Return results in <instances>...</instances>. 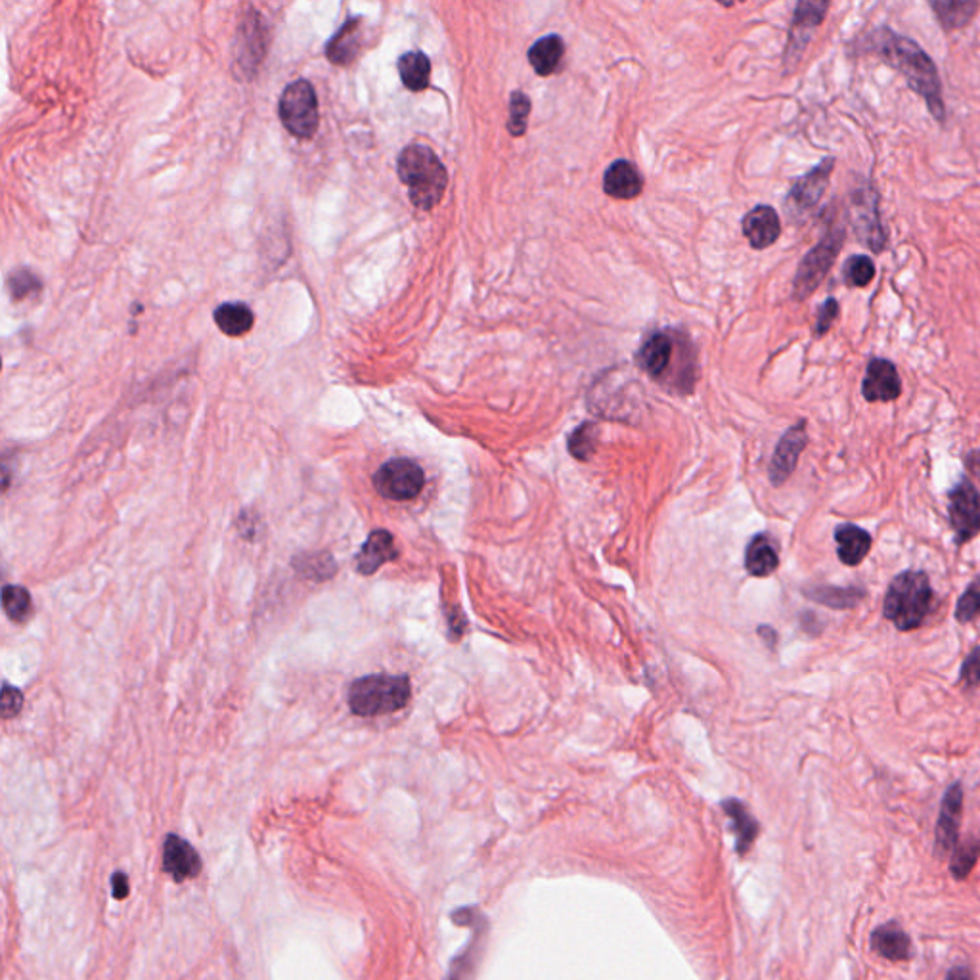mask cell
<instances>
[{
    "label": "cell",
    "instance_id": "25",
    "mask_svg": "<svg viewBox=\"0 0 980 980\" xmlns=\"http://www.w3.org/2000/svg\"><path fill=\"white\" fill-rule=\"evenodd\" d=\"M802 594L810 602L820 603L831 609H852L866 598V592L862 588H854V586L841 588V586H825V584L808 586L802 590Z\"/></svg>",
    "mask_w": 980,
    "mask_h": 980
},
{
    "label": "cell",
    "instance_id": "30",
    "mask_svg": "<svg viewBox=\"0 0 980 980\" xmlns=\"http://www.w3.org/2000/svg\"><path fill=\"white\" fill-rule=\"evenodd\" d=\"M2 603H4V611L6 615L14 621V623H25L33 611V602H31V596L29 592L22 588V586H4V592H2Z\"/></svg>",
    "mask_w": 980,
    "mask_h": 980
},
{
    "label": "cell",
    "instance_id": "6",
    "mask_svg": "<svg viewBox=\"0 0 980 980\" xmlns=\"http://www.w3.org/2000/svg\"><path fill=\"white\" fill-rule=\"evenodd\" d=\"M278 115L293 136L301 140L314 136L318 131L320 112L316 92L309 81L297 79L284 89L278 104Z\"/></svg>",
    "mask_w": 980,
    "mask_h": 980
},
{
    "label": "cell",
    "instance_id": "9",
    "mask_svg": "<svg viewBox=\"0 0 980 980\" xmlns=\"http://www.w3.org/2000/svg\"><path fill=\"white\" fill-rule=\"evenodd\" d=\"M948 513L954 531V540L959 546L971 542L980 533V492L963 477L948 494Z\"/></svg>",
    "mask_w": 980,
    "mask_h": 980
},
{
    "label": "cell",
    "instance_id": "40",
    "mask_svg": "<svg viewBox=\"0 0 980 980\" xmlns=\"http://www.w3.org/2000/svg\"><path fill=\"white\" fill-rule=\"evenodd\" d=\"M112 885L113 896H115L117 900H121V898H125V896L129 894V879H127V875H125V873L117 871V873L113 875Z\"/></svg>",
    "mask_w": 980,
    "mask_h": 980
},
{
    "label": "cell",
    "instance_id": "2",
    "mask_svg": "<svg viewBox=\"0 0 980 980\" xmlns=\"http://www.w3.org/2000/svg\"><path fill=\"white\" fill-rule=\"evenodd\" d=\"M397 171L402 184L408 188L410 201L422 209L431 211L445 196L448 173L437 154L424 144L406 146L397 161Z\"/></svg>",
    "mask_w": 980,
    "mask_h": 980
},
{
    "label": "cell",
    "instance_id": "21",
    "mask_svg": "<svg viewBox=\"0 0 980 980\" xmlns=\"http://www.w3.org/2000/svg\"><path fill=\"white\" fill-rule=\"evenodd\" d=\"M397 557H399V550L395 546L393 535L379 529L368 536L362 550L358 552L357 569L362 575H374L383 563L393 561Z\"/></svg>",
    "mask_w": 980,
    "mask_h": 980
},
{
    "label": "cell",
    "instance_id": "17",
    "mask_svg": "<svg viewBox=\"0 0 980 980\" xmlns=\"http://www.w3.org/2000/svg\"><path fill=\"white\" fill-rule=\"evenodd\" d=\"M780 234V215L770 205H758L743 219V236L755 249H766L776 244Z\"/></svg>",
    "mask_w": 980,
    "mask_h": 980
},
{
    "label": "cell",
    "instance_id": "14",
    "mask_svg": "<svg viewBox=\"0 0 980 980\" xmlns=\"http://www.w3.org/2000/svg\"><path fill=\"white\" fill-rule=\"evenodd\" d=\"M862 395L868 402H892L902 395V379L887 358H871L862 381Z\"/></svg>",
    "mask_w": 980,
    "mask_h": 980
},
{
    "label": "cell",
    "instance_id": "1",
    "mask_svg": "<svg viewBox=\"0 0 980 980\" xmlns=\"http://www.w3.org/2000/svg\"><path fill=\"white\" fill-rule=\"evenodd\" d=\"M852 48L858 54H873L898 71L906 79L908 87L925 100L936 121H946L942 81L935 62L910 37L896 33L891 27H877L860 37Z\"/></svg>",
    "mask_w": 980,
    "mask_h": 980
},
{
    "label": "cell",
    "instance_id": "16",
    "mask_svg": "<svg viewBox=\"0 0 980 980\" xmlns=\"http://www.w3.org/2000/svg\"><path fill=\"white\" fill-rule=\"evenodd\" d=\"M869 946L877 956L892 963H900L912 958V938L896 921L883 923L877 929H873Z\"/></svg>",
    "mask_w": 980,
    "mask_h": 980
},
{
    "label": "cell",
    "instance_id": "33",
    "mask_svg": "<svg viewBox=\"0 0 980 980\" xmlns=\"http://www.w3.org/2000/svg\"><path fill=\"white\" fill-rule=\"evenodd\" d=\"M875 278V265L868 255H854L845 265V282L848 288H868Z\"/></svg>",
    "mask_w": 980,
    "mask_h": 980
},
{
    "label": "cell",
    "instance_id": "3",
    "mask_svg": "<svg viewBox=\"0 0 980 980\" xmlns=\"http://www.w3.org/2000/svg\"><path fill=\"white\" fill-rule=\"evenodd\" d=\"M933 603L935 592L927 573L902 571L891 580L887 588L883 615L900 632H912L929 617V613L933 611Z\"/></svg>",
    "mask_w": 980,
    "mask_h": 980
},
{
    "label": "cell",
    "instance_id": "20",
    "mask_svg": "<svg viewBox=\"0 0 980 980\" xmlns=\"http://www.w3.org/2000/svg\"><path fill=\"white\" fill-rule=\"evenodd\" d=\"M835 542H837V556L847 567L860 565L868 557L873 546V538L868 531L852 523H843L835 529Z\"/></svg>",
    "mask_w": 980,
    "mask_h": 980
},
{
    "label": "cell",
    "instance_id": "13",
    "mask_svg": "<svg viewBox=\"0 0 980 980\" xmlns=\"http://www.w3.org/2000/svg\"><path fill=\"white\" fill-rule=\"evenodd\" d=\"M806 445H808L806 422H799L783 433L780 443L776 446V452L772 456L770 473H768L770 483L774 487H780L791 477V473L799 464V458H801L802 450L806 448Z\"/></svg>",
    "mask_w": 980,
    "mask_h": 980
},
{
    "label": "cell",
    "instance_id": "5",
    "mask_svg": "<svg viewBox=\"0 0 980 980\" xmlns=\"http://www.w3.org/2000/svg\"><path fill=\"white\" fill-rule=\"evenodd\" d=\"M845 238H847L845 228H841V226L829 228V232H825L824 238L804 255L799 270H797V276H795V284H793V297L797 301L808 299L814 291L818 290V286L824 282L827 272L835 265V261L843 249V244H845Z\"/></svg>",
    "mask_w": 980,
    "mask_h": 980
},
{
    "label": "cell",
    "instance_id": "15",
    "mask_svg": "<svg viewBox=\"0 0 980 980\" xmlns=\"http://www.w3.org/2000/svg\"><path fill=\"white\" fill-rule=\"evenodd\" d=\"M680 347L682 339H676L667 332L649 335L638 353V364L651 378L661 379L667 376Z\"/></svg>",
    "mask_w": 980,
    "mask_h": 980
},
{
    "label": "cell",
    "instance_id": "28",
    "mask_svg": "<svg viewBox=\"0 0 980 980\" xmlns=\"http://www.w3.org/2000/svg\"><path fill=\"white\" fill-rule=\"evenodd\" d=\"M565 46L559 35H546L538 39L535 45L529 50V62L538 75L548 77L556 73L557 67L563 60Z\"/></svg>",
    "mask_w": 980,
    "mask_h": 980
},
{
    "label": "cell",
    "instance_id": "29",
    "mask_svg": "<svg viewBox=\"0 0 980 980\" xmlns=\"http://www.w3.org/2000/svg\"><path fill=\"white\" fill-rule=\"evenodd\" d=\"M402 85L412 92H422L431 81V62L420 50H410L399 58Z\"/></svg>",
    "mask_w": 980,
    "mask_h": 980
},
{
    "label": "cell",
    "instance_id": "36",
    "mask_svg": "<svg viewBox=\"0 0 980 980\" xmlns=\"http://www.w3.org/2000/svg\"><path fill=\"white\" fill-rule=\"evenodd\" d=\"M959 682L963 684L965 690H973L980 684V646L973 647V651L965 657L963 667L959 672Z\"/></svg>",
    "mask_w": 980,
    "mask_h": 980
},
{
    "label": "cell",
    "instance_id": "26",
    "mask_svg": "<svg viewBox=\"0 0 980 980\" xmlns=\"http://www.w3.org/2000/svg\"><path fill=\"white\" fill-rule=\"evenodd\" d=\"M931 8L935 12L936 20L946 29V31H958L965 25L973 22V18L979 12V2H969V0H933Z\"/></svg>",
    "mask_w": 980,
    "mask_h": 980
},
{
    "label": "cell",
    "instance_id": "34",
    "mask_svg": "<svg viewBox=\"0 0 980 980\" xmlns=\"http://www.w3.org/2000/svg\"><path fill=\"white\" fill-rule=\"evenodd\" d=\"M956 619L958 623H971L980 615V575L971 580V584L965 588V592L959 596L956 605Z\"/></svg>",
    "mask_w": 980,
    "mask_h": 980
},
{
    "label": "cell",
    "instance_id": "11",
    "mask_svg": "<svg viewBox=\"0 0 980 980\" xmlns=\"http://www.w3.org/2000/svg\"><path fill=\"white\" fill-rule=\"evenodd\" d=\"M961 818H963V787L959 781H956L946 789L940 802L935 833V850L938 856H946L958 847Z\"/></svg>",
    "mask_w": 980,
    "mask_h": 980
},
{
    "label": "cell",
    "instance_id": "37",
    "mask_svg": "<svg viewBox=\"0 0 980 980\" xmlns=\"http://www.w3.org/2000/svg\"><path fill=\"white\" fill-rule=\"evenodd\" d=\"M839 301L835 297H829L825 299L818 311V316H816V326H814V335L816 337H822V335L827 334L833 326V322L839 318Z\"/></svg>",
    "mask_w": 980,
    "mask_h": 980
},
{
    "label": "cell",
    "instance_id": "42",
    "mask_svg": "<svg viewBox=\"0 0 980 980\" xmlns=\"http://www.w3.org/2000/svg\"><path fill=\"white\" fill-rule=\"evenodd\" d=\"M802 628L810 634H820L822 632V624L818 623V617L814 613H804L801 617Z\"/></svg>",
    "mask_w": 980,
    "mask_h": 980
},
{
    "label": "cell",
    "instance_id": "41",
    "mask_svg": "<svg viewBox=\"0 0 980 980\" xmlns=\"http://www.w3.org/2000/svg\"><path fill=\"white\" fill-rule=\"evenodd\" d=\"M946 980H973V971L967 965H956L948 971Z\"/></svg>",
    "mask_w": 980,
    "mask_h": 980
},
{
    "label": "cell",
    "instance_id": "22",
    "mask_svg": "<svg viewBox=\"0 0 980 980\" xmlns=\"http://www.w3.org/2000/svg\"><path fill=\"white\" fill-rule=\"evenodd\" d=\"M780 567V556L774 540L768 535H757L747 546L745 569L749 575L764 579L776 573Z\"/></svg>",
    "mask_w": 980,
    "mask_h": 980
},
{
    "label": "cell",
    "instance_id": "32",
    "mask_svg": "<svg viewBox=\"0 0 980 980\" xmlns=\"http://www.w3.org/2000/svg\"><path fill=\"white\" fill-rule=\"evenodd\" d=\"M596 443H598V427L594 424H582L571 433L569 437V452L577 458V460H590V456L594 454L596 450Z\"/></svg>",
    "mask_w": 980,
    "mask_h": 980
},
{
    "label": "cell",
    "instance_id": "23",
    "mask_svg": "<svg viewBox=\"0 0 980 980\" xmlns=\"http://www.w3.org/2000/svg\"><path fill=\"white\" fill-rule=\"evenodd\" d=\"M360 18H351L337 31L334 39L328 43L326 56L335 66H349L358 56L360 50Z\"/></svg>",
    "mask_w": 980,
    "mask_h": 980
},
{
    "label": "cell",
    "instance_id": "18",
    "mask_svg": "<svg viewBox=\"0 0 980 980\" xmlns=\"http://www.w3.org/2000/svg\"><path fill=\"white\" fill-rule=\"evenodd\" d=\"M163 868L175 881H186L200 873V856L190 843L177 835H169L163 847Z\"/></svg>",
    "mask_w": 980,
    "mask_h": 980
},
{
    "label": "cell",
    "instance_id": "19",
    "mask_svg": "<svg viewBox=\"0 0 980 980\" xmlns=\"http://www.w3.org/2000/svg\"><path fill=\"white\" fill-rule=\"evenodd\" d=\"M642 188H644V180L638 167L626 159L611 163L603 175V190L611 198L634 200L642 194Z\"/></svg>",
    "mask_w": 980,
    "mask_h": 980
},
{
    "label": "cell",
    "instance_id": "35",
    "mask_svg": "<svg viewBox=\"0 0 980 980\" xmlns=\"http://www.w3.org/2000/svg\"><path fill=\"white\" fill-rule=\"evenodd\" d=\"M531 115V100L523 92H513L510 98V119L508 131L512 136H523L527 133V119Z\"/></svg>",
    "mask_w": 980,
    "mask_h": 980
},
{
    "label": "cell",
    "instance_id": "8",
    "mask_svg": "<svg viewBox=\"0 0 980 980\" xmlns=\"http://www.w3.org/2000/svg\"><path fill=\"white\" fill-rule=\"evenodd\" d=\"M424 485V469L410 458L389 460L374 475V487L379 496L393 502L414 500L422 492Z\"/></svg>",
    "mask_w": 980,
    "mask_h": 980
},
{
    "label": "cell",
    "instance_id": "39",
    "mask_svg": "<svg viewBox=\"0 0 980 980\" xmlns=\"http://www.w3.org/2000/svg\"><path fill=\"white\" fill-rule=\"evenodd\" d=\"M23 705V695L22 691L12 688V686H4L2 690V716L4 718H12L16 714L20 713Z\"/></svg>",
    "mask_w": 980,
    "mask_h": 980
},
{
    "label": "cell",
    "instance_id": "38",
    "mask_svg": "<svg viewBox=\"0 0 980 980\" xmlns=\"http://www.w3.org/2000/svg\"><path fill=\"white\" fill-rule=\"evenodd\" d=\"M10 290H12V295L16 299H23V297L31 295L33 291L41 290V284H39V280L33 274H29V272H18V274H14L10 278Z\"/></svg>",
    "mask_w": 980,
    "mask_h": 980
},
{
    "label": "cell",
    "instance_id": "12",
    "mask_svg": "<svg viewBox=\"0 0 980 980\" xmlns=\"http://www.w3.org/2000/svg\"><path fill=\"white\" fill-rule=\"evenodd\" d=\"M829 10V2H799L795 6V18L789 33V43L785 52V64L795 66L801 60L802 52L812 39L816 27L824 23Z\"/></svg>",
    "mask_w": 980,
    "mask_h": 980
},
{
    "label": "cell",
    "instance_id": "4",
    "mask_svg": "<svg viewBox=\"0 0 980 980\" xmlns=\"http://www.w3.org/2000/svg\"><path fill=\"white\" fill-rule=\"evenodd\" d=\"M412 686L404 674H370L349 688V709L362 718L397 713L410 701Z\"/></svg>",
    "mask_w": 980,
    "mask_h": 980
},
{
    "label": "cell",
    "instance_id": "24",
    "mask_svg": "<svg viewBox=\"0 0 980 980\" xmlns=\"http://www.w3.org/2000/svg\"><path fill=\"white\" fill-rule=\"evenodd\" d=\"M724 812L726 816L732 820V831L735 835V843H737V852L739 854H747L749 848L753 847V843L757 841L758 822L751 816V812L747 810V806L743 802L739 801H726L724 804Z\"/></svg>",
    "mask_w": 980,
    "mask_h": 980
},
{
    "label": "cell",
    "instance_id": "27",
    "mask_svg": "<svg viewBox=\"0 0 980 980\" xmlns=\"http://www.w3.org/2000/svg\"><path fill=\"white\" fill-rule=\"evenodd\" d=\"M213 320L224 335L242 337L251 332L255 314L245 303H223L213 314Z\"/></svg>",
    "mask_w": 980,
    "mask_h": 980
},
{
    "label": "cell",
    "instance_id": "43",
    "mask_svg": "<svg viewBox=\"0 0 980 980\" xmlns=\"http://www.w3.org/2000/svg\"><path fill=\"white\" fill-rule=\"evenodd\" d=\"M758 634L762 636V640H764L768 646H776V640H778V638H776V632H774L770 626H760V628H758Z\"/></svg>",
    "mask_w": 980,
    "mask_h": 980
},
{
    "label": "cell",
    "instance_id": "31",
    "mask_svg": "<svg viewBox=\"0 0 980 980\" xmlns=\"http://www.w3.org/2000/svg\"><path fill=\"white\" fill-rule=\"evenodd\" d=\"M980 856V841L973 839V841H967V843H961L958 847L952 850V858H950V873L961 881L965 879L973 868L977 866Z\"/></svg>",
    "mask_w": 980,
    "mask_h": 980
},
{
    "label": "cell",
    "instance_id": "10",
    "mask_svg": "<svg viewBox=\"0 0 980 980\" xmlns=\"http://www.w3.org/2000/svg\"><path fill=\"white\" fill-rule=\"evenodd\" d=\"M833 167H835V159L827 157L793 184L785 201V207L793 221L806 219L812 213V209L824 198L829 179L833 175Z\"/></svg>",
    "mask_w": 980,
    "mask_h": 980
},
{
    "label": "cell",
    "instance_id": "7",
    "mask_svg": "<svg viewBox=\"0 0 980 980\" xmlns=\"http://www.w3.org/2000/svg\"><path fill=\"white\" fill-rule=\"evenodd\" d=\"M848 219L860 238V242L871 249L873 253H881L889 242L887 230L883 226L881 211H879V196L877 190L869 184H858L850 194Z\"/></svg>",
    "mask_w": 980,
    "mask_h": 980
}]
</instances>
